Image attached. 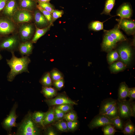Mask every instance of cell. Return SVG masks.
<instances>
[{
  "instance_id": "obj_1",
  "label": "cell",
  "mask_w": 135,
  "mask_h": 135,
  "mask_svg": "<svg viewBox=\"0 0 135 135\" xmlns=\"http://www.w3.org/2000/svg\"><path fill=\"white\" fill-rule=\"evenodd\" d=\"M11 52V58L6 60L7 64L10 68L7 76V80L10 82L12 81L18 74L23 72L29 73L28 66L31 62L30 59L28 56L18 58L15 56L14 52Z\"/></svg>"
},
{
  "instance_id": "obj_2",
  "label": "cell",
  "mask_w": 135,
  "mask_h": 135,
  "mask_svg": "<svg viewBox=\"0 0 135 135\" xmlns=\"http://www.w3.org/2000/svg\"><path fill=\"white\" fill-rule=\"evenodd\" d=\"M32 113L29 112L18 125L16 135H38L40 130L32 117Z\"/></svg>"
},
{
  "instance_id": "obj_3",
  "label": "cell",
  "mask_w": 135,
  "mask_h": 135,
  "mask_svg": "<svg viewBox=\"0 0 135 135\" xmlns=\"http://www.w3.org/2000/svg\"><path fill=\"white\" fill-rule=\"evenodd\" d=\"M17 24V32L21 42L31 40L36 30V26L33 22H26Z\"/></svg>"
},
{
  "instance_id": "obj_4",
  "label": "cell",
  "mask_w": 135,
  "mask_h": 135,
  "mask_svg": "<svg viewBox=\"0 0 135 135\" xmlns=\"http://www.w3.org/2000/svg\"><path fill=\"white\" fill-rule=\"evenodd\" d=\"M0 40V49L14 52L18 50L21 41L17 32L3 37Z\"/></svg>"
},
{
  "instance_id": "obj_5",
  "label": "cell",
  "mask_w": 135,
  "mask_h": 135,
  "mask_svg": "<svg viewBox=\"0 0 135 135\" xmlns=\"http://www.w3.org/2000/svg\"><path fill=\"white\" fill-rule=\"evenodd\" d=\"M17 24L11 18L0 15V36L4 37L17 32Z\"/></svg>"
},
{
  "instance_id": "obj_6",
  "label": "cell",
  "mask_w": 135,
  "mask_h": 135,
  "mask_svg": "<svg viewBox=\"0 0 135 135\" xmlns=\"http://www.w3.org/2000/svg\"><path fill=\"white\" fill-rule=\"evenodd\" d=\"M11 19L16 24L33 22V12L18 9L12 16Z\"/></svg>"
},
{
  "instance_id": "obj_7",
  "label": "cell",
  "mask_w": 135,
  "mask_h": 135,
  "mask_svg": "<svg viewBox=\"0 0 135 135\" xmlns=\"http://www.w3.org/2000/svg\"><path fill=\"white\" fill-rule=\"evenodd\" d=\"M18 106V104L16 102L14 104L9 115L2 122L3 128L8 131L10 132L12 128L17 125L16 121L17 116L16 111Z\"/></svg>"
},
{
  "instance_id": "obj_8",
  "label": "cell",
  "mask_w": 135,
  "mask_h": 135,
  "mask_svg": "<svg viewBox=\"0 0 135 135\" xmlns=\"http://www.w3.org/2000/svg\"><path fill=\"white\" fill-rule=\"evenodd\" d=\"M112 120L104 114H98L95 116L91 120L88 126L91 130L102 127L108 124H112Z\"/></svg>"
},
{
  "instance_id": "obj_9",
  "label": "cell",
  "mask_w": 135,
  "mask_h": 135,
  "mask_svg": "<svg viewBox=\"0 0 135 135\" xmlns=\"http://www.w3.org/2000/svg\"><path fill=\"white\" fill-rule=\"evenodd\" d=\"M131 102L129 100L122 101H117L119 117L123 120L130 118L132 116L131 108Z\"/></svg>"
},
{
  "instance_id": "obj_10",
  "label": "cell",
  "mask_w": 135,
  "mask_h": 135,
  "mask_svg": "<svg viewBox=\"0 0 135 135\" xmlns=\"http://www.w3.org/2000/svg\"><path fill=\"white\" fill-rule=\"evenodd\" d=\"M118 22V26L128 35H133L135 32V22L133 20L128 19L121 18L116 19Z\"/></svg>"
},
{
  "instance_id": "obj_11",
  "label": "cell",
  "mask_w": 135,
  "mask_h": 135,
  "mask_svg": "<svg viewBox=\"0 0 135 135\" xmlns=\"http://www.w3.org/2000/svg\"><path fill=\"white\" fill-rule=\"evenodd\" d=\"M33 22L36 27L40 28H44L51 25L42 12L37 8L33 12Z\"/></svg>"
},
{
  "instance_id": "obj_12",
  "label": "cell",
  "mask_w": 135,
  "mask_h": 135,
  "mask_svg": "<svg viewBox=\"0 0 135 135\" xmlns=\"http://www.w3.org/2000/svg\"><path fill=\"white\" fill-rule=\"evenodd\" d=\"M44 101L49 106L58 105L64 104H68L72 105L77 104L76 102L62 94H59L54 98L45 100Z\"/></svg>"
},
{
  "instance_id": "obj_13",
  "label": "cell",
  "mask_w": 135,
  "mask_h": 135,
  "mask_svg": "<svg viewBox=\"0 0 135 135\" xmlns=\"http://www.w3.org/2000/svg\"><path fill=\"white\" fill-rule=\"evenodd\" d=\"M18 9V0H8L1 15L11 18L14 13Z\"/></svg>"
},
{
  "instance_id": "obj_14",
  "label": "cell",
  "mask_w": 135,
  "mask_h": 135,
  "mask_svg": "<svg viewBox=\"0 0 135 135\" xmlns=\"http://www.w3.org/2000/svg\"><path fill=\"white\" fill-rule=\"evenodd\" d=\"M119 57L125 64H128L131 60L132 52L130 48L127 45H122L118 49Z\"/></svg>"
},
{
  "instance_id": "obj_15",
  "label": "cell",
  "mask_w": 135,
  "mask_h": 135,
  "mask_svg": "<svg viewBox=\"0 0 135 135\" xmlns=\"http://www.w3.org/2000/svg\"><path fill=\"white\" fill-rule=\"evenodd\" d=\"M117 43L110 35L105 33L102 45V49L106 52H109L115 48Z\"/></svg>"
},
{
  "instance_id": "obj_16",
  "label": "cell",
  "mask_w": 135,
  "mask_h": 135,
  "mask_svg": "<svg viewBox=\"0 0 135 135\" xmlns=\"http://www.w3.org/2000/svg\"><path fill=\"white\" fill-rule=\"evenodd\" d=\"M132 10L130 4L128 3H123L119 8L117 12V15L121 18L129 19L132 16Z\"/></svg>"
},
{
  "instance_id": "obj_17",
  "label": "cell",
  "mask_w": 135,
  "mask_h": 135,
  "mask_svg": "<svg viewBox=\"0 0 135 135\" xmlns=\"http://www.w3.org/2000/svg\"><path fill=\"white\" fill-rule=\"evenodd\" d=\"M18 8L33 12L38 4L36 0H18Z\"/></svg>"
},
{
  "instance_id": "obj_18",
  "label": "cell",
  "mask_w": 135,
  "mask_h": 135,
  "mask_svg": "<svg viewBox=\"0 0 135 135\" xmlns=\"http://www.w3.org/2000/svg\"><path fill=\"white\" fill-rule=\"evenodd\" d=\"M118 100L110 98L104 100L101 103L99 114H105L117 102Z\"/></svg>"
},
{
  "instance_id": "obj_19",
  "label": "cell",
  "mask_w": 135,
  "mask_h": 135,
  "mask_svg": "<svg viewBox=\"0 0 135 135\" xmlns=\"http://www.w3.org/2000/svg\"><path fill=\"white\" fill-rule=\"evenodd\" d=\"M120 28L116 26L112 29L108 30H105L106 33L110 35L116 42H121L125 41L126 38L120 31Z\"/></svg>"
},
{
  "instance_id": "obj_20",
  "label": "cell",
  "mask_w": 135,
  "mask_h": 135,
  "mask_svg": "<svg viewBox=\"0 0 135 135\" xmlns=\"http://www.w3.org/2000/svg\"><path fill=\"white\" fill-rule=\"evenodd\" d=\"M33 44L31 40L21 42L18 49L21 54L28 56L32 54L33 48Z\"/></svg>"
},
{
  "instance_id": "obj_21",
  "label": "cell",
  "mask_w": 135,
  "mask_h": 135,
  "mask_svg": "<svg viewBox=\"0 0 135 135\" xmlns=\"http://www.w3.org/2000/svg\"><path fill=\"white\" fill-rule=\"evenodd\" d=\"M129 88L125 82H122L120 84L118 91V101H122L126 100Z\"/></svg>"
},
{
  "instance_id": "obj_22",
  "label": "cell",
  "mask_w": 135,
  "mask_h": 135,
  "mask_svg": "<svg viewBox=\"0 0 135 135\" xmlns=\"http://www.w3.org/2000/svg\"><path fill=\"white\" fill-rule=\"evenodd\" d=\"M121 132L126 135H132L134 134L135 126L130 118L124 122L123 129Z\"/></svg>"
},
{
  "instance_id": "obj_23",
  "label": "cell",
  "mask_w": 135,
  "mask_h": 135,
  "mask_svg": "<svg viewBox=\"0 0 135 135\" xmlns=\"http://www.w3.org/2000/svg\"><path fill=\"white\" fill-rule=\"evenodd\" d=\"M52 26L50 25L46 27L42 28H38L36 27L35 32L31 41L33 43H36L40 38L50 30Z\"/></svg>"
},
{
  "instance_id": "obj_24",
  "label": "cell",
  "mask_w": 135,
  "mask_h": 135,
  "mask_svg": "<svg viewBox=\"0 0 135 135\" xmlns=\"http://www.w3.org/2000/svg\"><path fill=\"white\" fill-rule=\"evenodd\" d=\"M45 112L41 111H36L32 114V119L37 125H39L43 128L45 126L44 124V119Z\"/></svg>"
},
{
  "instance_id": "obj_25",
  "label": "cell",
  "mask_w": 135,
  "mask_h": 135,
  "mask_svg": "<svg viewBox=\"0 0 135 135\" xmlns=\"http://www.w3.org/2000/svg\"><path fill=\"white\" fill-rule=\"evenodd\" d=\"M41 92L44 96L48 99L52 98L57 94L56 90L51 86H42Z\"/></svg>"
},
{
  "instance_id": "obj_26",
  "label": "cell",
  "mask_w": 135,
  "mask_h": 135,
  "mask_svg": "<svg viewBox=\"0 0 135 135\" xmlns=\"http://www.w3.org/2000/svg\"><path fill=\"white\" fill-rule=\"evenodd\" d=\"M54 109L52 108L45 113L44 119V124L45 126L54 122Z\"/></svg>"
},
{
  "instance_id": "obj_27",
  "label": "cell",
  "mask_w": 135,
  "mask_h": 135,
  "mask_svg": "<svg viewBox=\"0 0 135 135\" xmlns=\"http://www.w3.org/2000/svg\"><path fill=\"white\" fill-rule=\"evenodd\" d=\"M104 114L111 120L119 116L118 107L117 102L109 111Z\"/></svg>"
},
{
  "instance_id": "obj_28",
  "label": "cell",
  "mask_w": 135,
  "mask_h": 135,
  "mask_svg": "<svg viewBox=\"0 0 135 135\" xmlns=\"http://www.w3.org/2000/svg\"><path fill=\"white\" fill-rule=\"evenodd\" d=\"M40 82L43 86H51L53 84V81L50 72H47L44 73Z\"/></svg>"
},
{
  "instance_id": "obj_29",
  "label": "cell",
  "mask_w": 135,
  "mask_h": 135,
  "mask_svg": "<svg viewBox=\"0 0 135 135\" xmlns=\"http://www.w3.org/2000/svg\"><path fill=\"white\" fill-rule=\"evenodd\" d=\"M110 69L112 73H116L121 71L126 68L125 64L123 62L118 61L113 62L110 64Z\"/></svg>"
},
{
  "instance_id": "obj_30",
  "label": "cell",
  "mask_w": 135,
  "mask_h": 135,
  "mask_svg": "<svg viewBox=\"0 0 135 135\" xmlns=\"http://www.w3.org/2000/svg\"><path fill=\"white\" fill-rule=\"evenodd\" d=\"M116 0H106L104 10L101 14H104L111 16L110 12L114 8Z\"/></svg>"
},
{
  "instance_id": "obj_31",
  "label": "cell",
  "mask_w": 135,
  "mask_h": 135,
  "mask_svg": "<svg viewBox=\"0 0 135 135\" xmlns=\"http://www.w3.org/2000/svg\"><path fill=\"white\" fill-rule=\"evenodd\" d=\"M102 130L104 135H114L118 132L114 126L111 124H108L102 127Z\"/></svg>"
},
{
  "instance_id": "obj_32",
  "label": "cell",
  "mask_w": 135,
  "mask_h": 135,
  "mask_svg": "<svg viewBox=\"0 0 135 135\" xmlns=\"http://www.w3.org/2000/svg\"><path fill=\"white\" fill-rule=\"evenodd\" d=\"M88 28L94 31H98L103 30V22L99 21L91 22L88 25Z\"/></svg>"
},
{
  "instance_id": "obj_33",
  "label": "cell",
  "mask_w": 135,
  "mask_h": 135,
  "mask_svg": "<svg viewBox=\"0 0 135 135\" xmlns=\"http://www.w3.org/2000/svg\"><path fill=\"white\" fill-rule=\"evenodd\" d=\"M50 72L53 82L64 78L63 74L56 68H53Z\"/></svg>"
},
{
  "instance_id": "obj_34",
  "label": "cell",
  "mask_w": 135,
  "mask_h": 135,
  "mask_svg": "<svg viewBox=\"0 0 135 135\" xmlns=\"http://www.w3.org/2000/svg\"><path fill=\"white\" fill-rule=\"evenodd\" d=\"M119 57L118 54L116 50H112L107 55V58L108 63L110 64L116 61Z\"/></svg>"
},
{
  "instance_id": "obj_35",
  "label": "cell",
  "mask_w": 135,
  "mask_h": 135,
  "mask_svg": "<svg viewBox=\"0 0 135 135\" xmlns=\"http://www.w3.org/2000/svg\"><path fill=\"white\" fill-rule=\"evenodd\" d=\"M124 120L119 116L112 120L113 122L112 125L115 128L120 130L122 131L124 128Z\"/></svg>"
},
{
  "instance_id": "obj_36",
  "label": "cell",
  "mask_w": 135,
  "mask_h": 135,
  "mask_svg": "<svg viewBox=\"0 0 135 135\" xmlns=\"http://www.w3.org/2000/svg\"><path fill=\"white\" fill-rule=\"evenodd\" d=\"M38 4L44 9L52 13L53 11L55 9L54 6L50 2H37Z\"/></svg>"
},
{
  "instance_id": "obj_37",
  "label": "cell",
  "mask_w": 135,
  "mask_h": 135,
  "mask_svg": "<svg viewBox=\"0 0 135 135\" xmlns=\"http://www.w3.org/2000/svg\"><path fill=\"white\" fill-rule=\"evenodd\" d=\"M54 125L57 129L60 131L66 132L68 130L66 122L63 120H58Z\"/></svg>"
},
{
  "instance_id": "obj_38",
  "label": "cell",
  "mask_w": 135,
  "mask_h": 135,
  "mask_svg": "<svg viewBox=\"0 0 135 135\" xmlns=\"http://www.w3.org/2000/svg\"><path fill=\"white\" fill-rule=\"evenodd\" d=\"M37 8L42 12L52 26L53 25V24H52V13L49 12L44 9L38 4L37 6Z\"/></svg>"
},
{
  "instance_id": "obj_39",
  "label": "cell",
  "mask_w": 135,
  "mask_h": 135,
  "mask_svg": "<svg viewBox=\"0 0 135 135\" xmlns=\"http://www.w3.org/2000/svg\"><path fill=\"white\" fill-rule=\"evenodd\" d=\"M64 118L67 122L72 121L76 120L78 116L75 112L71 111L66 114Z\"/></svg>"
},
{
  "instance_id": "obj_40",
  "label": "cell",
  "mask_w": 135,
  "mask_h": 135,
  "mask_svg": "<svg viewBox=\"0 0 135 135\" xmlns=\"http://www.w3.org/2000/svg\"><path fill=\"white\" fill-rule=\"evenodd\" d=\"M72 104H64L57 105L56 108L66 113L70 111L73 108Z\"/></svg>"
},
{
  "instance_id": "obj_41",
  "label": "cell",
  "mask_w": 135,
  "mask_h": 135,
  "mask_svg": "<svg viewBox=\"0 0 135 135\" xmlns=\"http://www.w3.org/2000/svg\"><path fill=\"white\" fill-rule=\"evenodd\" d=\"M52 24L57 19L61 17L64 14V11L63 10H58L55 9L54 10L52 13Z\"/></svg>"
},
{
  "instance_id": "obj_42",
  "label": "cell",
  "mask_w": 135,
  "mask_h": 135,
  "mask_svg": "<svg viewBox=\"0 0 135 135\" xmlns=\"http://www.w3.org/2000/svg\"><path fill=\"white\" fill-rule=\"evenodd\" d=\"M54 109L55 116L54 121L59 120L62 118H64V115L66 114V113L56 108Z\"/></svg>"
},
{
  "instance_id": "obj_43",
  "label": "cell",
  "mask_w": 135,
  "mask_h": 135,
  "mask_svg": "<svg viewBox=\"0 0 135 135\" xmlns=\"http://www.w3.org/2000/svg\"><path fill=\"white\" fill-rule=\"evenodd\" d=\"M66 124L68 130H75L78 125V122L77 120L74 121L67 122Z\"/></svg>"
},
{
  "instance_id": "obj_44",
  "label": "cell",
  "mask_w": 135,
  "mask_h": 135,
  "mask_svg": "<svg viewBox=\"0 0 135 135\" xmlns=\"http://www.w3.org/2000/svg\"><path fill=\"white\" fill-rule=\"evenodd\" d=\"M53 84L57 90H61L64 86V78L53 82Z\"/></svg>"
},
{
  "instance_id": "obj_45",
  "label": "cell",
  "mask_w": 135,
  "mask_h": 135,
  "mask_svg": "<svg viewBox=\"0 0 135 135\" xmlns=\"http://www.w3.org/2000/svg\"><path fill=\"white\" fill-rule=\"evenodd\" d=\"M128 97L131 102L135 99V88L134 87L129 88Z\"/></svg>"
},
{
  "instance_id": "obj_46",
  "label": "cell",
  "mask_w": 135,
  "mask_h": 135,
  "mask_svg": "<svg viewBox=\"0 0 135 135\" xmlns=\"http://www.w3.org/2000/svg\"><path fill=\"white\" fill-rule=\"evenodd\" d=\"M45 134L47 135H56L57 134L52 127L47 128L45 132Z\"/></svg>"
},
{
  "instance_id": "obj_47",
  "label": "cell",
  "mask_w": 135,
  "mask_h": 135,
  "mask_svg": "<svg viewBox=\"0 0 135 135\" xmlns=\"http://www.w3.org/2000/svg\"><path fill=\"white\" fill-rule=\"evenodd\" d=\"M8 0H0V15L3 11Z\"/></svg>"
},
{
  "instance_id": "obj_48",
  "label": "cell",
  "mask_w": 135,
  "mask_h": 135,
  "mask_svg": "<svg viewBox=\"0 0 135 135\" xmlns=\"http://www.w3.org/2000/svg\"><path fill=\"white\" fill-rule=\"evenodd\" d=\"M131 108L132 116L135 117V102H132L131 103Z\"/></svg>"
},
{
  "instance_id": "obj_49",
  "label": "cell",
  "mask_w": 135,
  "mask_h": 135,
  "mask_svg": "<svg viewBox=\"0 0 135 135\" xmlns=\"http://www.w3.org/2000/svg\"><path fill=\"white\" fill-rule=\"evenodd\" d=\"M37 2H50L51 0H36Z\"/></svg>"
},
{
  "instance_id": "obj_50",
  "label": "cell",
  "mask_w": 135,
  "mask_h": 135,
  "mask_svg": "<svg viewBox=\"0 0 135 135\" xmlns=\"http://www.w3.org/2000/svg\"><path fill=\"white\" fill-rule=\"evenodd\" d=\"M2 58V56L0 54V60H1Z\"/></svg>"
},
{
  "instance_id": "obj_51",
  "label": "cell",
  "mask_w": 135,
  "mask_h": 135,
  "mask_svg": "<svg viewBox=\"0 0 135 135\" xmlns=\"http://www.w3.org/2000/svg\"><path fill=\"white\" fill-rule=\"evenodd\" d=\"M2 37L0 36V40Z\"/></svg>"
}]
</instances>
